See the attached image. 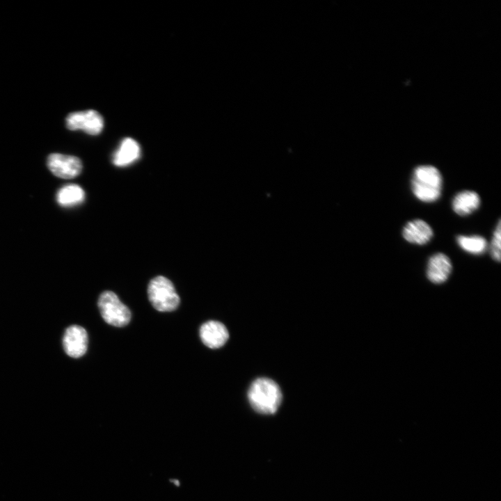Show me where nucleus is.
<instances>
[{
    "label": "nucleus",
    "mask_w": 501,
    "mask_h": 501,
    "mask_svg": "<svg viewBox=\"0 0 501 501\" xmlns=\"http://www.w3.org/2000/svg\"><path fill=\"white\" fill-rule=\"evenodd\" d=\"M411 188L419 200L431 203L437 201L442 193L443 177L440 170L431 165L415 167L411 178Z\"/></svg>",
    "instance_id": "nucleus-1"
},
{
    "label": "nucleus",
    "mask_w": 501,
    "mask_h": 501,
    "mask_svg": "<svg viewBox=\"0 0 501 501\" xmlns=\"http://www.w3.org/2000/svg\"><path fill=\"white\" fill-rule=\"evenodd\" d=\"M248 401L255 411L262 414H273L282 401L279 385L268 378L255 379L248 392Z\"/></svg>",
    "instance_id": "nucleus-2"
},
{
    "label": "nucleus",
    "mask_w": 501,
    "mask_h": 501,
    "mask_svg": "<svg viewBox=\"0 0 501 501\" xmlns=\"http://www.w3.org/2000/svg\"><path fill=\"white\" fill-rule=\"evenodd\" d=\"M148 295L152 306L160 312L175 310L180 304V297L170 280L159 276L152 278L148 287Z\"/></svg>",
    "instance_id": "nucleus-3"
},
{
    "label": "nucleus",
    "mask_w": 501,
    "mask_h": 501,
    "mask_svg": "<svg viewBox=\"0 0 501 501\" xmlns=\"http://www.w3.org/2000/svg\"><path fill=\"white\" fill-rule=\"evenodd\" d=\"M97 305L102 318L107 324L116 327H123L129 323L131 312L114 292H102L99 297Z\"/></svg>",
    "instance_id": "nucleus-4"
},
{
    "label": "nucleus",
    "mask_w": 501,
    "mask_h": 501,
    "mask_svg": "<svg viewBox=\"0 0 501 501\" xmlns=\"http://www.w3.org/2000/svg\"><path fill=\"white\" fill-rule=\"evenodd\" d=\"M104 119L95 110L76 111L66 118V126L72 131L81 130L90 135H97L104 128Z\"/></svg>",
    "instance_id": "nucleus-5"
},
{
    "label": "nucleus",
    "mask_w": 501,
    "mask_h": 501,
    "mask_svg": "<svg viewBox=\"0 0 501 501\" xmlns=\"http://www.w3.org/2000/svg\"><path fill=\"white\" fill-rule=\"evenodd\" d=\"M47 165L52 174L63 179L76 177L82 170V163L78 157L59 153L49 154Z\"/></svg>",
    "instance_id": "nucleus-6"
},
{
    "label": "nucleus",
    "mask_w": 501,
    "mask_h": 501,
    "mask_svg": "<svg viewBox=\"0 0 501 501\" xmlns=\"http://www.w3.org/2000/svg\"><path fill=\"white\" fill-rule=\"evenodd\" d=\"M88 343V334L83 327L73 325L65 330L63 346L69 356L79 358L84 355L87 351Z\"/></svg>",
    "instance_id": "nucleus-7"
},
{
    "label": "nucleus",
    "mask_w": 501,
    "mask_h": 501,
    "mask_svg": "<svg viewBox=\"0 0 501 501\" xmlns=\"http://www.w3.org/2000/svg\"><path fill=\"white\" fill-rule=\"evenodd\" d=\"M452 270V264L449 257L443 253H436L428 260L426 274L431 283L442 284L448 279Z\"/></svg>",
    "instance_id": "nucleus-8"
},
{
    "label": "nucleus",
    "mask_w": 501,
    "mask_h": 501,
    "mask_svg": "<svg viewBox=\"0 0 501 501\" xmlns=\"http://www.w3.org/2000/svg\"><path fill=\"white\" fill-rule=\"evenodd\" d=\"M401 234L408 243L422 246L431 241L434 236V231L426 221L417 218L405 224Z\"/></svg>",
    "instance_id": "nucleus-9"
},
{
    "label": "nucleus",
    "mask_w": 501,
    "mask_h": 501,
    "mask_svg": "<svg viewBox=\"0 0 501 501\" xmlns=\"http://www.w3.org/2000/svg\"><path fill=\"white\" fill-rule=\"evenodd\" d=\"M200 337L203 344L207 347L218 349L227 342L229 333L222 323L217 321H209L200 326Z\"/></svg>",
    "instance_id": "nucleus-10"
},
{
    "label": "nucleus",
    "mask_w": 501,
    "mask_h": 501,
    "mask_svg": "<svg viewBox=\"0 0 501 501\" xmlns=\"http://www.w3.org/2000/svg\"><path fill=\"white\" fill-rule=\"evenodd\" d=\"M141 156V148L138 142L132 138L122 140L118 148L113 154L112 162L118 167H125L137 161Z\"/></svg>",
    "instance_id": "nucleus-11"
},
{
    "label": "nucleus",
    "mask_w": 501,
    "mask_h": 501,
    "mask_svg": "<svg viewBox=\"0 0 501 501\" xmlns=\"http://www.w3.org/2000/svg\"><path fill=\"white\" fill-rule=\"evenodd\" d=\"M481 204L479 195L472 190L457 193L452 200L453 211L460 216H466L477 210Z\"/></svg>",
    "instance_id": "nucleus-12"
},
{
    "label": "nucleus",
    "mask_w": 501,
    "mask_h": 501,
    "mask_svg": "<svg viewBox=\"0 0 501 501\" xmlns=\"http://www.w3.org/2000/svg\"><path fill=\"white\" fill-rule=\"evenodd\" d=\"M84 189L78 184H70L62 186L56 193V201L62 207H70L83 202Z\"/></svg>",
    "instance_id": "nucleus-13"
},
{
    "label": "nucleus",
    "mask_w": 501,
    "mask_h": 501,
    "mask_svg": "<svg viewBox=\"0 0 501 501\" xmlns=\"http://www.w3.org/2000/svg\"><path fill=\"white\" fill-rule=\"evenodd\" d=\"M459 246L465 252L472 255L483 254L488 246L486 239L480 235H458L456 238Z\"/></svg>",
    "instance_id": "nucleus-14"
},
{
    "label": "nucleus",
    "mask_w": 501,
    "mask_h": 501,
    "mask_svg": "<svg viewBox=\"0 0 501 501\" xmlns=\"http://www.w3.org/2000/svg\"><path fill=\"white\" fill-rule=\"evenodd\" d=\"M500 241H501V222L499 219L494 230L490 245V253L491 257L497 262H500Z\"/></svg>",
    "instance_id": "nucleus-15"
}]
</instances>
